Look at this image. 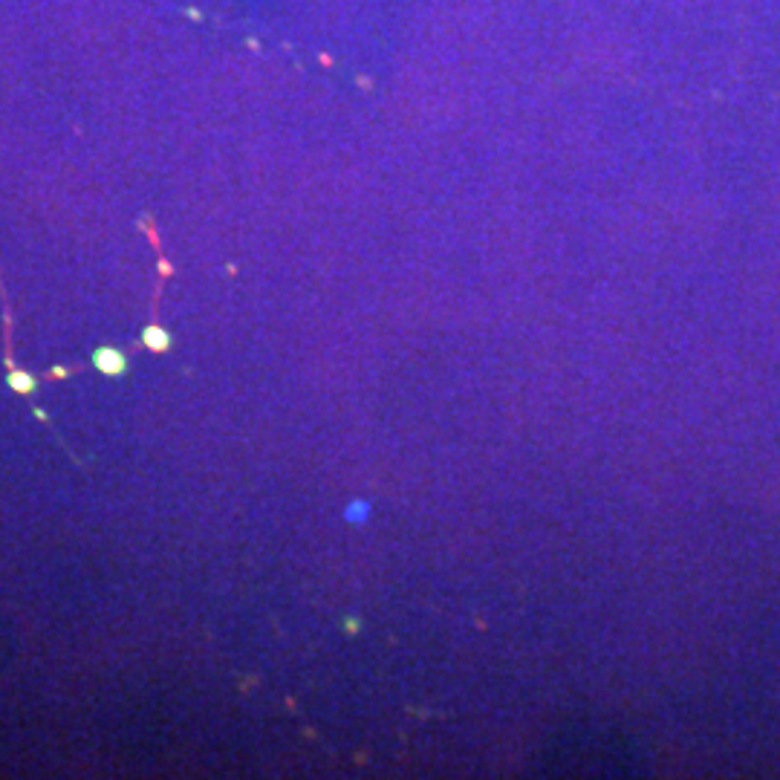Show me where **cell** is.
Masks as SVG:
<instances>
[{"label":"cell","instance_id":"6da1fadb","mask_svg":"<svg viewBox=\"0 0 780 780\" xmlns=\"http://www.w3.org/2000/svg\"><path fill=\"white\" fill-rule=\"evenodd\" d=\"M93 364H95V370H99L102 376H110V379L125 376V370H127L125 353H122V350H116V347H99L93 353Z\"/></svg>","mask_w":780,"mask_h":780},{"label":"cell","instance_id":"7a4b0ae2","mask_svg":"<svg viewBox=\"0 0 780 780\" xmlns=\"http://www.w3.org/2000/svg\"><path fill=\"white\" fill-rule=\"evenodd\" d=\"M142 344L150 350V353H168V347H171V336H168V329H165V327L150 324V327H145V329H142Z\"/></svg>","mask_w":780,"mask_h":780},{"label":"cell","instance_id":"3957f363","mask_svg":"<svg viewBox=\"0 0 780 780\" xmlns=\"http://www.w3.org/2000/svg\"><path fill=\"white\" fill-rule=\"evenodd\" d=\"M35 384H38V379L24 373V370H15V373H9V387L15 390V393L26 396V393H32V390H35Z\"/></svg>","mask_w":780,"mask_h":780},{"label":"cell","instance_id":"277c9868","mask_svg":"<svg viewBox=\"0 0 780 780\" xmlns=\"http://www.w3.org/2000/svg\"><path fill=\"white\" fill-rule=\"evenodd\" d=\"M370 509H367V503H353V506H347V520H364V515H367Z\"/></svg>","mask_w":780,"mask_h":780}]
</instances>
